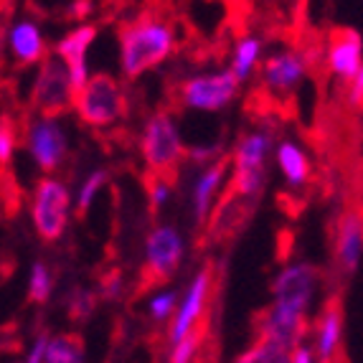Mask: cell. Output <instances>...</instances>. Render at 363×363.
Wrapping results in <instances>:
<instances>
[{"label": "cell", "instance_id": "ac0fdd59", "mask_svg": "<svg viewBox=\"0 0 363 363\" xmlns=\"http://www.w3.org/2000/svg\"><path fill=\"white\" fill-rule=\"evenodd\" d=\"M340 343H343V308L340 300L333 297L323 308L313 335V351L320 363H333L338 358Z\"/></svg>", "mask_w": 363, "mask_h": 363}, {"label": "cell", "instance_id": "e575fe53", "mask_svg": "<svg viewBox=\"0 0 363 363\" xmlns=\"http://www.w3.org/2000/svg\"><path fill=\"white\" fill-rule=\"evenodd\" d=\"M292 363H320V361L315 356L313 345L300 343V345H295V351H292Z\"/></svg>", "mask_w": 363, "mask_h": 363}, {"label": "cell", "instance_id": "7402d4cb", "mask_svg": "<svg viewBox=\"0 0 363 363\" xmlns=\"http://www.w3.org/2000/svg\"><path fill=\"white\" fill-rule=\"evenodd\" d=\"M292 351L267 338H257L247 351L236 356L234 363H292Z\"/></svg>", "mask_w": 363, "mask_h": 363}, {"label": "cell", "instance_id": "6da1fadb", "mask_svg": "<svg viewBox=\"0 0 363 363\" xmlns=\"http://www.w3.org/2000/svg\"><path fill=\"white\" fill-rule=\"evenodd\" d=\"M318 269L310 262H292L282 267L272 282V305L259 323V338L295 348L305 343L308 310L318 292Z\"/></svg>", "mask_w": 363, "mask_h": 363}, {"label": "cell", "instance_id": "44dd1931", "mask_svg": "<svg viewBox=\"0 0 363 363\" xmlns=\"http://www.w3.org/2000/svg\"><path fill=\"white\" fill-rule=\"evenodd\" d=\"M46 363H86L84 340L74 333L49 335V343H46Z\"/></svg>", "mask_w": 363, "mask_h": 363}, {"label": "cell", "instance_id": "4fadbf2b", "mask_svg": "<svg viewBox=\"0 0 363 363\" xmlns=\"http://www.w3.org/2000/svg\"><path fill=\"white\" fill-rule=\"evenodd\" d=\"M231 173V157H218L213 163L203 165L201 173L196 176L194 188H191V208H194V221L196 224H206L208 216L213 213V203H216L218 191L224 188V183H229Z\"/></svg>", "mask_w": 363, "mask_h": 363}, {"label": "cell", "instance_id": "83f0119b", "mask_svg": "<svg viewBox=\"0 0 363 363\" xmlns=\"http://www.w3.org/2000/svg\"><path fill=\"white\" fill-rule=\"evenodd\" d=\"M201 340H203V335H201V328H199V330H194V333L186 335L183 340L173 343L170 345L168 363H196L201 351Z\"/></svg>", "mask_w": 363, "mask_h": 363}, {"label": "cell", "instance_id": "1f68e13d", "mask_svg": "<svg viewBox=\"0 0 363 363\" xmlns=\"http://www.w3.org/2000/svg\"><path fill=\"white\" fill-rule=\"evenodd\" d=\"M46 343H49V335L41 333L33 340V345L28 348V353H26V358L21 363H46Z\"/></svg>", "mask_w": 363, "mask_h": 363}, {"label": "cell", "instance_id": "5bb4252c", "mask_svg": "<svg viewBox=\"0 0 363 363\" xmlns=\"http://www.w3.org/2000/svg\"><path fill=\"white\" fill-rule=\"evenodd\" d=\"M8 51L18 67H38L49 56V43L41 23L33 18H21L8 28Z\"/></svg>", "mask_w": 363, "mask_h": 363}, {"label": "cell", "instance_id": "9a60e30c", "mask_svg": "<svg viewBox=\"0 0 363 363\" xmlns=\"http://www.w3.org/2000/svg\"><path fill=\"white\" fill-rule=\"evenodd\" d=\"M363 67V38L353 28H338L328 46V69L338 79L351 82Z\"/></svg>", "mask_w": 363, "mask_h": 363}, {"label": "cell", "instance_id": "5b68a950", "mask_svg": "<svg viewBox=\"0 0 363 363\" xmlns=\"http://www.w3.org/2000/svg\"><path fill=\"white\" fill-rule=\"evenodd\" d=\"M272 152V138L264 130H255L239 138L231 155L229 173V196L242 201H255L264 188L267 157Z\"/></svg>", "mask_w": 363, "mask_h": 363}, {"label": "cell", "instance_id": "f1b7e54d", "mask_svg": "<svg viewBox=\"0 0 363 363\" xmlns=\"http://www.w3.org/2000/svg\"><path fill=\"white\" fill-rule=\"evenodd\" d=\"M170 196H173V183L165 176H150L147 178V201H150L152 211L168 206Z\"/></svg>", "mask_w": 363, "mask_h": 363}, {"label": "cell", "instance_id": "4316f807", "mask_svg": "<svg viewBox=\"0 0 363 363\" xmlns=\"http://www.w3.org/2000/svg\"><path fill=\"white\" fill-rule=\"evenodd\" d=\"M16 147H18V125L11 115H3L0 117V168L13 163Z\"/></svg>", "mask_w": 363, "mask_h": 363}, {"label": "cell", "instance_id": "7a4b0ae2", "mask_svg": "<svg viewBox=\"0 0 363 363\" xmlns=\"http://www.w3.org/2000/svg\"><path fill=\"white\" fill-rule=\"evenodd\" d=\"M117 41L122 77L130 82L165 64L178 49L176 26L155 13H145L122 23L117 30Z\"/></svg>", "mask_w": 363, "mask_h": 363}, {"label": "cell", "instance_id": "2e32d148", "mask_svg": "<svg viewBox=\"0 0 363 363\" xmlns=\"http://www.w3.org/2000/svg\"><path fill=\"white\" fill-rule=\"evenodd\" d=\"M335 264L343 274H356L363 262V216L348 211L335 229Z\"/></svg>", "mask_w": 363, "mask_h": 363}, {"label": "cell", "instance_id": "30bf717a", "mask_svg": "<svg viewBox=\"0 0 363 363\" xmlns=\"http://www.w3.org/2000/svg\"><path fill=\"white\" fill-rule=\"evenodd\" d=\"M211 290H213V267L206 264V267H201L199 272L194 274V279L188 282L186 290H183L176 318L170 320V328H168L170 345L183 340L186 335H191L194 330L201 328V320H203L208 303H211Z\"/></svg>", "mask_w": 363, "mask_h": 363}, {"label": "cell", "instance_id": "8fae6325", "mask_svg": "<svg viewBox=\"0 0 363 363\" xmlns=\"http://www.w3.org/2000/svg\"><path fill=\"white\" fill-rule=\"evenodd\" d=\"M186 255V242L178 226L155 224L145 236V279L165 282L178 272Z\"/></svg>", "mask_w": 363, "mask_h": 363}, {"label": "cell", "instance_id": "d6986e66", "mask_svg": "<svg viewBox=\"0 0 363 363\" xmlns=\"http://www.w3.org/2000/svg\"><path fill=\"white\" fill-rule=\"evenodd\" d=\"M274 160L290 188H303L310 178V157L295 140H282L274 147Z\"/></svg>", "mask_w": 363, "mask_h": 363}, {"label": "cell", "instance_id": "f546056e", "mask_svg": "<svg viewBox=\"0 0 363 363\" xmlns=\"http://www.w3.org/2000/svg\"><path fill=\"white\" fill-rule=\"evenodd\" d=\"M122 290H125V282H122V274L120 272H112L102 279V285H99V297L102 300H120Z\"/></svg>", "mask_w": 363, "mask_h": 363}, {"label": "cell", "instance_id": "d6a6232c", "mask_svg": "<svg viewBox=\"0 0 363 363\" xmlns=\"http://www.w3.org/2000/svg\"><path fill=\"white\" fill-rule=\"evenodd\" d=\"M91 0H72V6L67 8V16L77 23H86V18L91 16Z\"/></svg>", "mask_w": 363, "mask_h": 363}, {"label": "cell", "instance_id": "cb8c5ba5", "mask_svg": "<svg viewBox=\"0 0 363 363\" xmlns=\"http://www.w3.org/2000/svg\"><path fill=\"white\" fill-rule=\"evenodd\" d=\"M54 295V272L43 259H36L28 272V300L33 305H46Z\"/></svg>", "mask_w": 363, "mask_h": 363}, {"label": "cell", "instance_id": "ba28073f", "mask_svg": "<svg viewBox=\"0 0 363 363\" xmlns=\"http://www.w3.org/2000/svg\"><path fill=\"white\" fill-rule=\"evenodd\" d=\"M239 86L242 84L229 69L194 74L178 86V102L194 112H221L236 99Z\"/></svg>", "mask_w": 363, "mask_h": 363}, {"label": "cell", "instance_id": "9c48e42d", "mask_svg": "<svg viewBox=\"0 0 363 363\" xmlns=\"http://www.w3.org/2000/svg\"><path fill=\"white\" fill-rule=\"evenodd\" d=\"M26 147L36 168L51 176L69 155V133L59 117H36L26 128Z\"/></svg>", "mask_w": 363, "mask_h": 363}, {"label": "cell", "instance_id": "603a6c76", "mask_svg": "<svg viewBox=\"0 0 363 363\" xmlns=\"http://www.w3.org/2000/svg\"><path fill=\"white\" fill-rule=\"evenodd\" d=\"M107 181H109L107 168H94L91 173H86L84 181L79 183L77 199H74V211H77L79 216H84V213L94 206V201L99 199V194H102V188L107 186Z\"/></svg>", "mask_w": 363, "mask_h": 363}, {"label": "cell", "instance_id": "836d02e7", "mask_svg": "<svg viewBox=\"0 0 363 363\" xmlns=\"http://www.w3.org/2000/svg\"><path fill=\"white\" fill-rule=\"evenodd\" d=\"M348 102L351 104H363V67H361V72L356 74V77L351 79V82H348Z\"/></svg>", "mask_w": 363, "mask_h": 363}, {"label": "cell", "instance_id": "ffe728a7", "mask_svg": "<svg viewBox=\"0 0 363 363\" xmlns=\"http://www.w3.org/2000/svg\"><path fill=\"white\" fill-rule=\"evenodd\" d=\"M262 38L259 36H242L234 43V51H231V61H229V72L236 77L239 84L249 82L252 74L257 72L262 61Z\"/></svg>", "mask_w": 363, "mask_h": 363}, {"label": "cell", "instance_id": "484cf974", "mask_svg": "<svg viewBox=\"0 0 363 363\" xmlns=\"http://www.w3.org/2000/svg\"><path fill=\"white\" fill-rule=\"evenodd\" d=\"M178 303H181V297H178L176 290H157L155 295L147 300V315H150L152 323H168L176 318V310H178Z\"/></svg>", "mask_w": 363, "mask_h": 363}, {"label": "cell", "instance_id": "d4e9b609", "mask_svg": "<svg viewBox=\"0 0 363 363\" xmlns=\"http://www.w3.org/2000/svg\"><path fill=\"white\" fill-rule=\"evenodd\" d=\"M99 305V295L89 287H74L67 295V313L72 320H86L94 315Z\"/></svg>", "mask_w": 363, "mask_h": 363}, {"label": "cell", "instance_id": "8992f818", "mask_svg": "<svg viewBox=\"0 0 363 363\" xmlns=\"http://www.w3.org/2000/svg\"><path fill=\"white\" fill-rule=\"evenodd\" d=\"M74 199L69 186L56 176H43L30 196V221L46 244L59 242L67 234Z\"/></svg>", "mask_w": 363, "mask_h": 363}, {"label": "cell", "instance_id": "52a82bcc", "mask_svg": "<svg viewBox=\"0 0 363 363\" xmlns=\"http://www.w3.org/2000/svg\"><path fill=\"white\" fill-rule=\"evenodd\" d=\"M77 89L72 84L67 64L49 54L38 64V74L30 86V107L38 117H59L74 109Z\"/></svg>", "mask_w": 363, "mask_h": 363}, {"label": "cell", "instance_id": "4dcf8cb0", "mask_svg": "<svg viewBox=\"0 0 363 363\" xmlns=\"http://www.w3.org/2000/svg\"><path fill=\"white\" fill-rule=\"evenodd\" d=\"M188 160H194V163L201 165H208L213 160L221 157V145H196V147H188L186 150Z\"/></svg>", "mask_w": 363, "mask_h": 363}, {"label": "cell", "instance_id": "277c9868", "mask_svg": "<svg viewBox=\"0 0 363 363\" xmlns=\"http://www.w3.org/2000/svg\"><path fill=\"white\" fill-rule=\"evenodd\" d=\"M186 150L188 147L183 143V135L173 115L165 109L152 112L143 125V135H140V152H143V160H145L150 176L173 178Z\"/></svg>", "mask_w": 363, "mask_h": 363}, {"label": "cell", "instance_id": "e0dca14e", "mask_svg": "<svg viewBox=\"0 0 363 363\" xmlns=\"http://www.w3.org/2000/svg\"><path fill=\"white\" fill-rule=\"evenodd\" d=\"M305 74H308V61L297 51H277L262 67L264 84L272 91H277V94H285V91H292L295 86H300Z\"/></svg>", "mask_w": 363, "mask_h": 363}, {"label": "cell", "instance_id": "3957f363", "mask_svg": "<svg viewBox=\"0 0 363 363\" xmlns=\"http://www.w3.org/2000/svg\"><path fill=\"white\" fill-rule=\"evenodd\" d=\"M130 112L128 91L117 77L107 72L91 74L74 97V115L89 130H109L120 125Z\"/></svg>", "mask_w": 363, "mask_h": 363}, {"label": "cell", "instance_id": "7c38bea8", "mask_svg": "<svg viewBox=\"0 0 363 363\" xmlns=\"http://www.w3.org/2000/svg\"><path fill=\"white\" fill-rule=\"evenodd\" d=\"M97 36H99V28L86 21V23H77L72 30H67V33L54 43V54L67 64L69 77H72V84L77 91L82 89L91 77L86 56H89L91 43L97 41Z\"/></svg>", "mask_w": 363, "mask_h": 363}]
</instances>
